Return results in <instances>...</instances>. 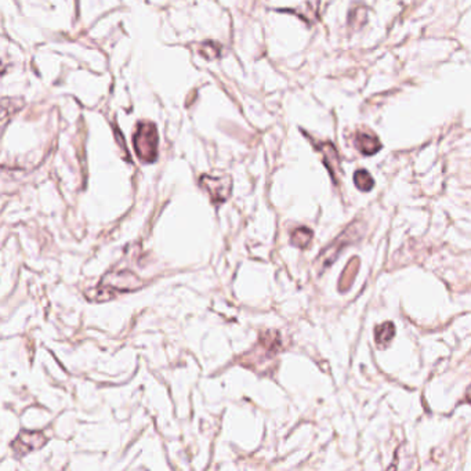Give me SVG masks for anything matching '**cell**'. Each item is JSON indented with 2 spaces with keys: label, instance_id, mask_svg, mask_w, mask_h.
<instances>
[{
  "label": "cell",
  "instance_id": "cell-7",
  "mask_svg": "<svg viewBox=\"0 0 471 471\" xmlns=\"http://www.w3.org/2000/svg\"><path fill=\"white\" fill-rule=\"evenodd\" d=\"M318 149L322 152L325 165H327V167L329 169L331 174H332L333 177H336V173L339 172V167H340L339 154H338L336 148H335L333 144H331V142H324V144H320Z\"/></svg>",
  "mask_w": 471,
  "mask_h": 471
},
{
  "label": "cell",
  "instance_id": "cell-5",
  "mask_svg": "<svg viewBox=\"0 0 471 471\" xmlns=\"http://www.w3.org/2000/svg\"><path fill=\"white\" fill-rule=\"evenodd\" d=\"M47 443L44 434L38 431H21L11 444V449L17 456H25L29 452L40 449Z\"/></svg>",
  "mask_w": 471,
  "mask_h": 471
},
{
  "label": "cell",
  "instance_id": "cell-3",
  "mask_svg": "<svg viewBox=\"0 0 471 471\" xmlns=\"http://www.w3.org/2000/svg\"><path fill=\"white\" fill-rule=\"evenodd\" d=\"M359 238V227L356 223L352 224L350 227H347L346 231L342 233V236L336 238V240L333 243H331L318 257V264L321 265V271L328 268L331 264H333V261L339 257V254L342 253L343 247L353 243L354 240H356Z\"/></svg>",
  "mask_w": 471,
  "mask_h": 471
},
{
  "label": "cell",
  "instance_id": "cell-6",
  "mask_svg": "<svg viewBox=\"0 0 471 471\" xmlns=\"http://www.w3.org/2000/svg\"><path fill=\"white\" fill-rule=\"evenodd\" d=\"M355 145L363 155H374L381 148V142L373 133H358L355 135Z\"/></svg>",
  "mask_w": 471,
  "mask_h": 471
},
{
  "label": "cell",
  "instance_id": "cell-11",
  "mask_svg": "<svg viewBox=\"0 0 471 471\" xmlns=\"http://www.w3.org/2000/svg\"><path fill=\"white\" fill-rule=\"evenodd\" d=\"M311 238H313V233L306 229V227H300L297 230L293 231L292 234V243L296 246V247H300V249H306L310 242H311Z\"/></svg>",
  "mask_w": 471,
  "mask_h": 471
},
{
  "label": "cell",
  "instance_id": "cell-2",
  "mask_svg": "<svg viewBox=\"0 0 471 471\" xmlns=\"http://www.w3.org/2000/svg\"><path fill=\"white\" fill-rule=\"evenodd\" d=\"M133 145L135 155L144 163H152L158 158L159 134L155 123L140 122L133 134Z\"/></svg>",
  "mask_w": 471,
  "mask_h": 471
},
{
  "label": "cell",
  "instance_id": "cell-8",
  "mask_svg": "<svg viewBox=\"0 0 471 471\" xmlns=\"http://www.w3.org/2000/svg\"><path fill=\"white\" fill-rule=\"evenodd\" d=\"M358 270H359V260H358V257H353L352 261L345 268L342 276H340V282H339L340 292H346V290H349L352 288Z\"/></svg>",
  "mask_w": 471,
  "mask_h": 471
},
{
  "label": "cell",
  "instance_id": "cell-9",
  "mask_svg": "<svg viewBox=\"0 0 471 471\" xmlns=\"http://www.w3.org/2000/svg\"><path fill=\"white\" fill-rule=\"evenodd\" d=\"M395 335V327L391 322H384L381 325H379L374 331V338H376V343L380 347H386L388 346V343L392 340Z\"/></svg>",
  "mask_w": 471,
  "mask_h": 471
},
{
  "label": "cell",
  "instance_id": "cell-10",
  "mask_svg": "<svg viewBox=\"0 0 471 471\" xmlns=\"http://www.w3.org/2000/svg\"><path fill=\"white\" fill-rule=\"evenodd\" d=\"M354 183H355L356 188L361 190V191H363V192L370 191V190L373 188V185H374V181H373L372 176H370L366 170H363V169L355 172V174H354Z\"/></svg>",
  "mask_w": 471,
  "mask_h": 471
},
{
  "label": "cell",
  "instance_id": "cell-1",
  "mask_svg": "<svg viewBox=\"0 0 471 471\" xmlns=\"http://www.w3.org/2000/svg\"><path fill=\"white\" fill-rule=\"evenodd\" d=\"M142 286V281L133 274L131 271H118V272H108L100 282L96 290V300L106 301L113 299L114 296L133 292Z\"/></svg>",
  "mask_w": 471,
  "mask_h": 471
},
{
  "label": "cell",
  "instance_id": "cell-4",
  "mask_svg": "<svg viewBox=\"0 0 471 471\" xmlns=\"http://www.w3.org/2000/svg\"><path fill=\"white\" fill-rule=\"evenodd\" d=\"M201 185L209 192L215 204L226 202L233 191V181L229 176H202Z\"/></svg>",
  "mask_w": 471,
  "mask_h": 471
}]
</instances>
